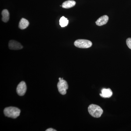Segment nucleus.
I'll return each instance as SVG.
<instances>
[{
	"label": "nucleus",
	"instance_id": "423d86ee",
	"mask_svg": "<svg viewBox=\"0 0 131 131\" xmlns=\"http://www.w3.org/2000/svg\"><path fill=\"white\" fill-rule=\"evenodd\" d=\"M8 47L9 49L12 50H20L23 48L21 44L14 40H11L9 41Z\"/></svg>",
	"mask_w": 131,
	"mask_h": 131
},
{
	"label": "nucleus",
	"instance_id": "1a4fd4ad",
	"mask_svg": "<svg viewBox=\"0 0 131 131\" xmlns=\"http://www.w3.org/2000/svg\"><path fill=\"white\" fill-rule=\"evenodd\" d=\"M76 2L73 0H69L64 2L62 4V7L64 8H70L74 6Z\"/></svg>",
	"mask_w": 131,
	"mask_h": 131
},
{
	"label": "nucleus",
	"instance_id": "9d476101",
	"mask_svg": "<svg viewBox=\"0 0 131 131\" xmlns=\"http://www.w3.org/2000/svg\"><path fill=\"white\" fill-rule=\"evenodd\" d=\"M29 25V22L26 19L22 18L19 23V27L21 30H24L27 28Z\"/></svg>",
	"mask_w": 131,
	"mask_h": 131
},
{
	"label": "nucleus",
	"instance_id": "6e6552de",
	"mask_svg": "<svg viewBox=\"0 0 131 131\" xmlns=\"http://www.w3.org/2000/svg\"><path fill=\"white\" fill-rule=\"evenodd\" d=\"M108 20V16L107 15H105L99 18L95 23L97 26H102L106 24Z\"/></svg>",
	"mask_w": 131,
	"mask_h": 131
},
{
	"label": "nucleus",
	"instance_id": "f257e3e1",
	"mask_svg": "<svg viewBox=\"0 0 131 131\" xmlns=\"http://www.w3.org/2000/svg\"><path fill=\"white\" fill-rule=\"evenodd\" d=\"M20 110L18 108L14 107H6L4 110L5 116L9 118L15 119L19 116Z\"/></svg>",
	"mask_w": 131,
	"mask_h": 131
},
{
	"label": "nucleus",
	"instance_id": "9b49d317",
	"mask_svg": "<svg viewBox=\"0 0 131 131\" xmlns=\"http://www.w3.org/2000/svg\"><path fill=\"white\" fill-rule=\"evenodd\" d=\"M2 21L4 22H7L9 20V14L7 9H5L3 10L2 13Z\"/></svg>",
	"mask_w": 131,
	"mask_h": 131
},
{
	"label": "nucleus",
	"instance_id": "20e7f679",
	"mask_svg": "<svg viewBox=\"0 0 131 131\" xmlns=\"http://www.w3.org/2000/svg\"><path fill=\"white\" fill-rule=\"evenodd\" d=\"M76 47L82 49L90 48L92 45V43L89 40L86 39H78L74 43Z\"/></svg>",
	"mask_w": 131,
	"mask_h": 131
},
{
	"label": "nucleus",
	"instance_id": "ddd939ff",
	"mask_svg": "<svg viewBox=\"0 0 131 131\" xmlns=\"http://www.w3.org/2000/svg\"><path fill=\"white\" fill-rule=\"evenodd\" d=\"M126 44L129 49L131 50V38H128L127 39Z\"/></svg>",
	"mask_w": 131,
	"mask_h": 131
},
{
	"label": "nucleus",
	"instance_id": "39448f33",
	"mask_svg": "<svg viewBox=\"0 0 131 131\" xmlns=\"http://www.w3.org/2000/svg\"><path fill=\"white\" fill-rule=\"evenodd\" d=\"M26 84L25 82L21 81L19 83L16 88V92L19 95L23 96L26 93Z\"/></svg>",
	"mask_w": 131,
	"mask_h": 131
},
{
	"label": "nucleus",
	"instance_id": "f8f14e48",
	"mask_svg": "<svg viewBox=\"0 0 131 131\" xmlns=\"http://www.w3.org/2000/svg\"><path fill=\"white\" fill-rule=\"evenodd\" d=\"M69 20L64 16L61 17L59 20V24L61 27H64L68 25Z\"/></svg>",
	"mask_w": 131,
	"mask_h": 131
},
{
	"label": "nucleus",
	"instance_id": "0eeeda50",
	"mask_svg": "<svg viewBox=\"0 0 131 131\" xmlns=\"http://www.w3.org/2000/svg\"><path fill=\"white\" fill-rule=\"evenodd\" d=\"M100 95L102 98H109L113 95V92L110 89H103L101 90Z\"/></svg>",
	"mask_w": 131,
	"mask_h": 131
},
{
	"label": "nucleus",
	"instance_id": "7ed1b4c3",
	"mask_svg": "<svg viewBox=\"0 0 131 131\" xmlns=\"http://www.w3.org/2000/svg\"><path fill=\"white\" fill-rule=\"evenodd\" d=\"M59 82L57 84V88L59 93L63 95L67 93V90L69 88L68 82L64 80L63 78H59Z\"/></svg>",
	"mask_w": 131,
	"mask_h": 131
},
{
	"label": "nucleus",
	"instance_id": "f03ea898",
	"mask_svg": "<svg viewBox=\"0 0 131 131\" xmlns=\"http://www.w3.org/2000/svg\"><path fill=\"white\" fill-rule=\"evenodd\" d=\"M88 110L90 114L94 118H100L103 113L102 108L100 106L95 104L90 105Z\"/></svg>",
	"mask_w": 131,
	"mask_h": 131
},
{
	"label": "nucleus",
	"instance_id": "4468645a",
	"mask_svg": "<svg viewBox=\"0 0 131 131\" xmlns=\"http://www.w3.org/2000/svg\"><path fill=\"white\" fill-rule=\"evenodd\" d=\"M46 131H56L57 130H55V129H52V128H49V129H47V130H46Z\"/></svg>",
	"mask_w": 131,
	"mask_h": 131
}]
</instances>
